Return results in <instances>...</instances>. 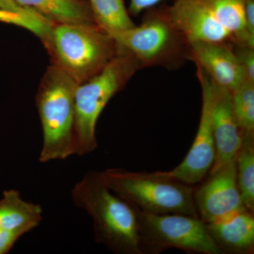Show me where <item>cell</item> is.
Wrapping results in <instances>:
<instances>
[{
  "instance_id": "obj_1",
  "label": "cell",
  "mask_w": 254,
  "mask_h": 254,
  "mask_svg": "<svg viewBox=\"0 0 254 254\" xmlns=\"http://www.w3.org/2000/svg\"><path fill=\"white\" fill-rule=\"evenodd\" d=\"M71 198L93 220L95 241L113 253L143 254L136 207L105 185L100 172H88L74 185Z\"/></svg>"
},
{
  "instance_id": "obj_2",
  "label": "cell",
  "mask_w": 254,
  "mask_h": 254,
  "mask_svg": "<svg viewBox=\"0 0 254 254\" xmlns=\"http://www.w3.org/2000/svg\"><path fill=\"white\" fill-rule=\"evenodd\" d=\"M169 6L159 4L145 10L141 24L109 34L134 57L141 69L177 70L190 61V42L173 22Z\"/></svg>"
},
{
  "instance_id": "obj_3",
  "label": "cell",
  "mask_w": 254,
  "mask_h": 254,
  "mask_svg": "<svg viewBox=\"0 0 254 254\" xmlns=\"http://www.w3.org/2000/svg\"><path fill=\"white\" fill-rule=\"evenodd\" d=\"M118 53L102 71L77 85L75 92L74 134L76 155L93 153L97 147L96 126L102 112L110 100L123 91L141 69L137 60L118 44Z\"/></svg>"
},
{
  "instance_id": "obj_4",
  "label": "cell",
  "mask_w": 254,
  "mask_h": 254,
  "mask_svg": "<svg viewBox=\"0 0 254 254\" xmlns=\"http://www.w3.org/2000/svg\"><path fill=\"white\" fill-rule=\"evenodd\" d=\"M53 64L77 84L100 72L118 53V44L95 23H57L44 44Z\"/></svg>"
},
{
  "instance_id": "obj_5",
  "label": "cell",
  "mask_w": 254,
  "mask_h": 254,
  "mask_svg": "<svg viewBox=\"0 0 254 254\" xmlns=\"http://www.w3.org/2000/svg\"><path fill=\"white\" fill-rule=\"evenodd\" d=\"M77 83L52 64L42 78L36 103L43 131L39 160H63L76 155L75 92Z\"/></svg>"
},
{
  "instance_id": "obj_6",
  "label": "cell",
  "mask_w": 254,
  "mask_h": 254,
  "mask_svg": "<svg viewBox=\"0 0 254 254\" xmlns=\"http://www.w3.org/2000/svg\"><path fill=\"white\" fill-rule=\"evenodd\" d=\"M100 173L110 190L141 211L198 218L195 188L170 178L163 172L136 173L111 168Z\"/></svg>"
},
{
  "instance_id": "obj_7",
  "label": "cell",
  "mask_w": 254,
  "mask_h": 254,
  "mask_svg": "<svg viewBox=\"0 0 254 254\" xmlns=\"http://www.w3.org/2000/svg\"><path fill=\"white\" fill-rule=\"evenodd\" d=\"M138 213V230L143 254H158L169 249L190 254H222L198 218L182 214Z\"/></svg>"
},
{
  "instance_id": "obj_8",
  "label": "cell",
  "mask_w": 254,
  "mask_h": 254,
  "mask_svg": "<svg viewBox=\"0 0 254 254\" xmlns=\"http://www.w3.org/2000/svg\"><path fill=\"white\" fill-rule=\"evenodd\" d=\"M196 75L202 94L201 113L198 131L183 161L171 171L163 172L170 178L190 186L204 180L210 173L215 158L213 132L215 84L198 66H196Z\"/></svg>"
},
{
  "instance_id": "obj_9",
  "label": "cell",
  "mask_w": 254,
  "mask_h": 254,
  "mask_svg": "<svg viewBox=\"0 0 254 254\" xmlns=\"http://www.w3.org/2000/svg\"><path fill=\"white\" fill-rule=\"evenodd\" d=\"M208 175L205 181L195 189L193 194L202 222L211 223L247 210L237 186L236 160Z\"/></svg>"
},
{
  "instance_id": "obj_10",
  "label": "cell",
  "mask_w": 254,
  "mask_h": 254,
  "mask_svg": "<svg viewBox=\"0 0 254 254\" xmlns=\"http://www.w3.org/2000/svg\"><path fill=\"white\" fill-rule=\"evenodd\" d=\"M190 61L218 86L232 93L243 82V71L233 43L197 42L190 43Z\"/></svg>"
},
{
  "instance_id": "obj_11",
  "label": "cell",
  "mask_w": 254,
  "mask_h": 254,
  "mask_svg": "<svg viewBox=\"0 0 254 254\" xmlns=\"http://www.w3.org/2000/svg\"><path fill=\"white\" fill-rule=\"evenodd\" d=\"M213 132L215 158L210 173L235 161L243 141V134L234 112L232 93L216 84Z\"/></svg>"
},
{
  "instance_id": "obj_12",
  "label": "cell",
  "mask_w": 254,
  "mask_h": 254,
  "mask_svg": "<svg viewBox=\"0 0 254 254\" xmlns=\"http://www.w3.org/2000/svg\"><path fill=\"white\" fill-rule=\"evenodd\" d=\"M169 9L173 22L190 43H233L230 33L217 21L203 0H175Z\"/></svg>"
},
{
  "instance_id": "obj_13",
  "label": "cell",
  "mask_w": 254,
  "mask_h": 254,
  "mask_svg": "<svg viewBox=\"0 0 254 254\" xmlns=\"http://www.w3.org/2000/svg\"><path fill=\"white\" fill-rule=\"evenodd\" d=\"M205 225L222 254H254V213L244 210Z\"/></svg>"
},
{
  "instance_id": "obj_14",
  "label": "cell",
  "mask_w": 254,
  "mask_h": 254,
  "mask_svg": "<svg viewBox=\"0 0 254 254\" xmlns=\"http://www.w3.org/2000/svg\"><path fill=\"white\" fill-rule=\"evenodd\" d=\"M42 219L41 205L25 200L18 190H4L0 199V231L18 232L24 235L38 227Z\"/></svg>"
},
{
  "instance_id": "obj_15",
  "label": "cell",
  "mask_w": 254,
  "mask_h": 254,
  "mask_svg": "<svg viewBox=\"0 0 254 254\" xmlns=\"http://www.w3.org/2000/svg\"><path fill=\"white\" fill-rule=\"evenodd\" d=\"M20 6L33 10L57 23H95L87 0H14Z\"/></svg>"
},
{
  "instance_id": "obj_16",
  "label": "cell",
  "mask_w": 254,
  "mask_h": 254,
  "mask_svg": "<svg viewBox=\"0 0 254 254\" xmlns=\"http://www.w3.org/2000/svg\"><path fill=\"white\" fill-rule=\"evenodd\" d=\"M217 21L232 38L235 46L254 48L245 22V0H203Z\"/></svg>"
},
{
  "instance_id": "obj_17",
  "label": "cell",
  "mask_w": 254,
  "mask_h": 254,
  "mask_svg": "<svg viewBox=\"0 0 254 254\" xmlns=\"http://www.w3.org/2000/svg\"><path fill=\"white\" fill-rule=\"evenodd\" d=\"M95 23L110 34L136 26L125 0H87Z\"/></svg>"
},
{
  "instance_id": "obj_18",
  "label": "cell",
  "mask_w": 254,
  "mask_h": 254,
  "mask_svg": "<svg viewBox=\"0 0 254 254\" xmlns=\"http://www.w3.org/2000/svg\"><path fill=\"white\" fill-rule=\"evenodd\" d=\"M237 186L245 208L254 213V136L245 135L236 158Z\"/></svg>"
},
{
  "instance_id": "obj_19",
  "label": "cell",
  "mask_w": 254,
  "mask_h": 254,
  "mask_svg": "<svg viewBox=\"0 0 254 254\" xmlns=\"http://www.w3.org/2000/svg\"><path fill=\"white\" fill-rule=\"evenodd\" d=\"M232 100L242 134L254 136V83L242 82L232 92Z\"/></svg>"
},
{
  "instance_id": "obj_20",
  "label": "cell",
  "mask_w": 254,
  "mask_h": 254,
  "mask_svg": "<svg viewBox=\"0 0 254 254\" xmlns=\"http://www.w3.org/2000/svg\"><path fill=\"white\" fill-rule=\"evenodd\" d=\"M0 22L25 28L40 38L43 43L49 38L53 23L34 11L17 12L0 7Z\"/></svg>"
},
{
  "instance_id": "obj_21",
  "label": "cell",
  "mask_w": 254,
  "mask_h": 254,
  "mask_svg": "<svg viewBox=\"0 0 254 254\" xmlns=\"http://www.w3.org/2000/svg\"><path fill=\"white\" fill-rule=\"evenodd\" d=\"M234 50L243 71V81L254 83V48L234 45Z\"/></svg>"
},
{
  "instance_id": "obj_22",
  "label": "cell",
  "mask_w": 254,
  "mask_h": 254,
  "mask_svg": "<svg viewBox=\"0 0 254 254\" xmlns=\"http://www.w3.org/2000/svg\"><path fill=\"white\" fill-rule=\"evenodd\" d=\"M22 236V234L18 232L6 230L0 232V254L8 253Z\"/></svg>"
},
{
  "instance_id": "obj_23",
  "label": "cell",
  "mask_w": 254,
  "mask_h": 254,
  "mask_svg": "<svg viewBox=\"0 0 254 254\" xmlns=\"http://www.w3.org/2000/svg\"><path fill=\"white\" fill-rule=\"evenodd\" d=\"M165 0H129L128 11L132 16H138V14L156 6Z\"/></svg>"
},
{
  "instance_id": "obj_24",
  "label": "cell",
  "mask_w": 254,
  "mask_h": 254,
  "mask_svg": "<svg viewBox=\"0 0 254 254\" xmlns=\"http://www.w3.org/2000/svg\"><path fill=\"white\" fill-rule=\"evenodd\" d=\"M245 22L250 40L254 43V0H245Z\"/></svg>"
},
{
  "instance_id": "obj_25",
  "label": "cell",
  "mask_w": 254,
  "mask_h": 254,
  "mask_svg": "<svg viewBox=\"0 0 254 254\" xmlns=\"http://www.w3.org/2000/svg\"><path fill=\"white\" fill-rule=\"evenodd\" d=\"M0 7L11 10V11H17V12H29V11H33V10L20 6L17 3L15 2L14 0H0Z\"/></svg>"
}]
</instances>
